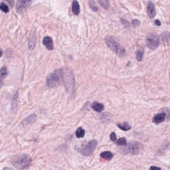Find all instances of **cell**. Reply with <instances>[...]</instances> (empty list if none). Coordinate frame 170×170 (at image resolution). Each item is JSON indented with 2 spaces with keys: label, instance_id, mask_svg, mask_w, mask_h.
<instances>
[{
  "label": "cell",
  "instance_id": "obj_1",
  "mask_svg": "<svg viewBox=\"0 0 170 170\" xmlns=\"http://www.w3.org/2000/svg\"><path fill=\"white\" fill-rule=\"evenodd\" d=\"M11 162L17 169L22 170L29 166L32 163V159L26 155H19L13 157Z\"/></svg>",
  "mask_w": 170,
  "mask_h": 170
},
{
  "label": "cell",
  "instance_id": "obj_2",
  "mask_svg": "<svg viewBox=\"0 0 170 170\" xmlns=\"http://www.w3.org/2000/svg\"><path fill=\"white\" fill-rule=\"evenodd\" d=\"M105 40L106 44L112 52L120 57H123L125 55V49L113 37L111 36H107L105 38Z\"/></svg>",
  "mask_w": 170,
  "mask_h": 170
},
{
  "label": "cell",
  "instance_id": "obj_3",
  "mask_svg": "<svg viewBox=\"0 0 170 170\" xmlns=\"http://www.w3.org/2000/svg\"><path fill=\"white\" fill-rule=\"evenodd\" d=\"M65 71L59 69L54 70L48 76L46 79V85L49 88H52L57 85L62 80H63V75Z\"/></svg>",
  "mask_w": 170,
  "mask_h": 170
},
{
  "label": "cell",
  "instance_id": "obj_4",
  "mask_svg": "<svg viewBox=\"0 0 170 170\" xmlns=\"http://www.w3.org/2000/svg\"><path fill=\"white\" fill-rule=\"evenodd\" d=\"M143 147L141 143L137 141L129 142L126 146L122 149L124 154H131L132 155L138 154L141 152Z\"/></svg>",
  "mask_w": 170,
  "mask_h": 170
},
{
  "label": "cell",
  "instance_id": "obj_5",
  "mask_svg": "<svg viewBox=\"0 0 170 170\" xmlns=\"http://www.w3.org/2000/svg\"><path fill=\"white\" fill-rule=\"evenodd\" d=\"M98 142L96 140H92L90 141L88 144L85 147L79 150V152L81 154L85 156H89L93 154L95 148L97 146Z\"/></svg>",
  "mask_w": 170,
  "mask_h": 170
},
{
  "label": "cell",
  "instance_id": "obj_6",
  "mask_svg": "<svg viewBox=\"0 0 170 170\" xmlns=\"http://www.w3.org/2000/svg\"><path fill=\"white\" fill-rule=\"evenodd\" d=\"M147 45L152 50H155L158 48L160 45V40L158 36L156 34H150L146 39Z\"/></svg>",
  "mask_w": 170,
  "mask_h": 170
},
{
  "label": "cell",
  "instance_id": "obj_7",
  "mask_svg": "<svg viewBox=\"0 0 170 170\" xmlns=\"http://www.w3.org/2000/svg\"><path fill=\"white\" fill-rule=\"evenodd\" d=\"M33 0H18L16 4V11L19 14H22L30 7Z\"/></svg>",
  "mask_w": 170,
  "mask_h": 170
},
{
  "label": "cell",
  "instance_id": "obj_8",
  "mask_svg": "<svg viewBox=\"0 0 170 170\" xmlns=\"http://www.w3.org/2000/svg\"><path fill=\"white\" fill-rule=\"evenodd\" d=\"M166 113L165 112L157 114L153 117L152 121L156 125H158L165 121L166 119Z\"/></svg>",
  "mask_w": 170,
  "mask_h": 170
},
{
  "label": "cell",
  "instance_id": "obj_9",
  "mask_svg": "<svg viewBox=\"0 0 170 170\" xmlns=\"http://www.w3.org/2000/svg\"><path fill=\"white\" fill-rule=\"evenodd\" d=\"M147 11L148 16L151 19H153L155 17L156 15V10L154 6L151 2H149L147 5Z\"/></svg>",
  "mask_w": 170,
  "mask_h": 170
},
{
  "label": "cell",
  "instance_id": "obj_10",
  "mask_svg": "<svg viewBox=\"0 0 170 170\" xmlns=\"http://www.w3.org/2000/svg\"><path fill=\"white\" fill-rule=\"evenodd\" d=\"M43 45L49 50H52L53 49V43L52 38L49 37H45L42 41Z\"/></svg>",
  "mask_w": 170,
  "mask_h": 170
},
{
  "label": "cell",
  "instance_id": "obj_11",
  "mask_svg": "<svg viewBox=\"0 0 170 170\" xmlns=\"http://www.w3.org/2000/svg\"><path fill=\"white\" fill-rule=\"evenodd\" d=\"M37 118V115L35 114H30L29 116H27L24 121L22 122V123L24 125H29V124L34 122Z\"/></svg>",
  "mask_w": 170,
  "mask_h": 170
},
{
  "label": "cell",
  "instance_id": "obj_12",
  "mask_svg": "<svg viewBox=\"0 0 170 170\" xmlns=\"http://www.w3.org/2000/svg\"><path fill=\"white\" fill-rule=\"evenodd\" d=\"M91 107L93 110L98 113L102 112L104 109V105L97 101L94 102L91 105Z\"/></svg>",
  "mask_w": 170,
  "mask_h": 170
},
{
  "label": "cell",
  "instance_id": "obj_13",
  "mask_svg": "<svg viewBox=\"0 0 170 170\" xmlns=\"http://www.w3.org/2000/svg\"><path fill=\"white\" fill-rule=\"evenodd\" d=\"M72 10L74 15L78 16L81 12L79 3L76 0H74L72 4Z\"/></svg>",
  "mask_w": 170,
  "mask_h": 170
},
{
  "label": "cell",
  "instance_id": "obj_14",
  "mask_svg": "<svg viewBox=\"0 0 170 170\" xmlns=\"http://www.w3.org/2000/svg\"><path fill=\"white\" fill-rule=\"evenodd\" d=\"M113 156L114 155L110 151L103 152L100 154V157L107 161H110Z\"/></svg>",
  "mask_w": 170,
  "mask_h": 170
},
{
  "label": "cell",
  "instance_id": "obj_15",
  "mask_svg": "<svg viewBox=\"0 0 170 170\" xmlns=\"http://www.w3.org/2000/svg\"><path fill=\"white\" fill-rule=\"evenodd\" d=\"M144 53H145V50L143 48H140L138 50H137L136 53V59L137 61H142L143 58L144 57Z\"/></svg>",
  "mask_w": 170,
  "mask_h": 170
},
{
  "label": "cell",
  "instance_id": "obj_16",
  "mask_svg": "<svg viewBox=\"0 0 170 170\" xmlns=\"http://www.w3.org/2000/svg\"><path fill=\"white\" fill-rule=\"evenodd\" d=\"M118 127L122 130L124 131L130 130L131 129V127L128 124V123L124 122V123H118L117 124Z\"/></svg>",
  "mask_w": 170,
  "mask_h": 170
},
{
  "label": "cell",
  "instance_id": "obj_17",
  "mask_svg": "<svg viewBox=\"0 0 170 170\" xmlns=\"http://www.w3.org/2000/svg\"><path fill=\"white\" fill-rule=\"evenodd\" d=\"M85 129H83L82 127H79L75 132V136L78 138H83L85 136Z\"/></svg>",
  "mask_w": 170,
  "mask_h": 170
},
{
  "label": "cell",
  "instance_id": "obj_18",
  "mask_svg": "<svg viewBox=\"0 0 170 170\" xmlns=\"http://www.w3.org/2000/svg\"><path fill=\"white\" fill-rule=\"evenodd\" d=\"M8 74V72H7V68L5 66H3L2 67L1 69V82L2 83V82L4 81V79H5L6 77H7Z\"/></svg>",
  "mask_w": 170,
  "mask_h": 170
},
{
  "label": "cell",
  "instance_id": "obj_19",
  "mask_svg": "<svg viewBox=\"0 0 170 170\" xmlns=\"http://www.w3.org/2000/svg\"><path fill=\"white\" fill-rule=\"evenodd\" d=\"M98 2L100 5L105 9H107L109 7V4L108 0H98Z\"/></svg>",
  "mask_w": 170,
  "mask_h": 170
},
{
  "label": "cell",
  "instance_id": "obj_20",
  "mask_svg": "<svg viewBox=\"0 0 170 170\" xmlns=\"http://www.w3.org/2000/svg\"><path fill=\"white\" fill-rule=\"evenodd\" d=\"M116 144L118 146H124L127 144L126 139L125 137H122L121 138L119 139L116 142Z\"/></svg>",
  "mask_w": 170,
  "mask_h": 170
},
{
  "label": "cell",
  "instance_id": "obj_21",
  "mask_svg": "<svg viewBox=\"0 0 170 170\" xmlns=\"http://www.w3.org/2000/svg\"><path fill=\"white\" fill-rule=\"evenodd\" d=\"M95 2L93 0H90L89 1V5L91 9L93 10L94 12H97L98 9L97 7L95 5Z\"/></svg>",
  "mask_w": 170,
  "mask_h": 170
},
{
  "label": "cell",
  "instance_id": "obj_22",
  "mask_svg": "<svg viewBox=\"0 0 170 170\" xmlns=\"http://www.w3.org/2000/svg\"><path fill=\"white\" fill-rule=\"evenodd\" d=\"M0 8H1V11H3V12L5 13H8L9 12V7H8L6 4H4V3H1Z\"/></svg>",
  "mask_w": 170,
  "mask_h": 170
},
{
  "label": "cell",
  "instance_id": "obj_23",
  "mask_svg": "<svg viewBox=\"0 0 170 170\" xmlns=\"http://www.w3.org/2000/svg\"><path fill=\"white\" fill-rule=\"evenodd\" d=\"M110 138L111 141H113V142L116 141V139H117V137H116V134L115 133L112 132L111 134H110Z\"/></svg>",
  "mask_w": 170,
  "mask_h": 170
},
{
  "label": "cell",
  "instance_id": "obj_24",
  "mask_svg": "<svg viewBox=\"0 0 170 170\" xmlns=\"http://www.w3.org/2000/svg\"><path fill=\"white\" fill-rule=\"evenodd\" d=\"M132 25L134 26H137L140 25V22L138 20H134L132 21Z\"/></svg>",
  "mask_w": 170,
  "mask_h": 170
},
{
  "label": "cell",
  "instance_id": "obj_25",
  "mask_svg": "<svg viewBox=\"0 0 170 170\" xmlns=\"http://www.w3.org/2000/svg\"><path fill=\"white\" fill-rule=\"evenodd\" d=\"M121 22H122L123 25L125 26V27H128L129 26V24L128 22L126 21V20H124V19H122Z\"/></svg>",
  "mask_w": 170,
  "mask_h": 170
},
{
  "label": "cell",
  "instance_id": "obj_26",
  "mask_svg": "<svg viewBox=\"0 0 170 170\" xmlns=\"http://www.w3.org/2000/svg\"><path fill=\"white\" fill-rule=\"evenodd\" d=\"M155 24L156 25L158 26H160L161 25V22L159 20H156L155 21Z\"/></svg>",
  "mask_w": 170,
  "mask_h": 170
},
{
  "label": "cell",
  "instance_id": "obj_27",
  "mask_svg": "<svg viewBox=\"0 0 170 170\" xmlns=\"http://www.w3.org/2000/svg\"><path fill=\"white\" fill-rule=\"evenodd\" d=\"M160 168L157 167L152 166L150 168V170H161Z\"/></svg>",
  "mask_w": 170,
  "mask_h": 170
},
{
  "label": "cell",
  "instance_id": "obj_28",
  "mask_svg": "<svg viewBox=\"0 0 170 170\" xmlns=\"http://www.w3.org/2000/svg\"><path fill=\"white\" fill-rule=\"evenodd\" d=\"M1 57H2V50H1Z\"/></svg>",
  "mask_w": 170,
  "mask_h": 170
}]
</instances>
